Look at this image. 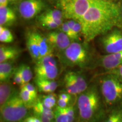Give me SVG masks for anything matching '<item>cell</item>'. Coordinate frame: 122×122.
I'll return each instance as SVG.
<instances>
[{
  "mask_svg": "<svg viewBox=\"0 0 122 122\" xmlns=\"http://www.w3.org/2000/svg\"><path fill=\"white\" fill-rule=\"evenodd\" d=\"M85 42L103 35L115 27H122L120 5L110 0H92L79 21Z\"/></svg>",
  "mask_w": 122,
  "mask_h": 122,
  "instance_id": "1",
  "label": "cell"
},
{
  "mask_svg": "<svg viewBox=\"0 0 122 122\" xmlns=\"http://www.w3.org/2000/svg\"><path fill=\"white\" fill-rule=\"evenodd\" d=\"M79 117L85 122L92 120L98 114L101 106V97L97 88L92 85L79 94L77 101Z\"/></svg>",
  "mask_w": 122,
  "mask_h": 122,
  "instance_id": "2",
  "label": "cell"
},
{
  "mask_svg": "<svg viewBox=\"0 0 122 122\" xmlns=\"http://www.w3.org/2000/svg\"><path fill=\"white\" fill-rule=\"evenodd\" d=\"M100 87L103 101L111 106L122 102V78L118 75L109 73L100 79Z\"/></svg>",
  "mask_w": 122,
  "mask_h": 122,
  "instance_id": "3",
  "label": "cell"
},
{
  "mask_svg": "<svg viewBox=\"0 0 122 122\" xmlns=\"http://www.w3.org/2000/svg\"><path fill=\"white\" fill-rule=\"evenodd\" d=\"M28 106L19 94L14 93L5 104L1 107V119L3 122H20L26 118Z\"/></svg>",
  "mask_w": 122,
  "mask_h": 122,
  "instance_id": "4",
  "label": "cell"
},
{
  "mask_svg": "<svg viewBox=\"0 0 122 122\" xmlns=\"http://www.w3.org/2000/svg\"><path fill=\"white\" fill-rule=\"evenodd\" d=\"M92 0H56L64 18L79 22L87 11Z\"/></svg>",
  "mask_w": 122,
  "mask_h": 122,
  "instance_id": "5",
  "label": "cell"
},
{
  "mask_svg": "<svg viewBox=\"0 0 122 122\" xmlns=\"http://www.w3.org/2000/svg\"><path fill=\"white\" fill-rule=\"evenodd\" d=\"M66 62L70 66L84 67L90 60L88 48L84 44L74 41L63 51Z\"/></svg>",
  "mask_w": 122,
  "mask_h": 122,
  "instance_id": "6",
  "label": "cell"
},
{
  "mask_svg": "<svg viewBox=\"0 0 122 122\" xmlns=\"http://www.w3.org/2000/svg\"><path fill=\"white\" fill-rule=\"evenodd\" d=\"M100 42L107 54L122 51V31L119 29L113 28L103 35Z\"/></svg>",
  "mask_w": 122,
  "mask_h": 122,
  "instance_id": "7",
  "label": "cell"
},
{
  "mask_svg": "<svg viewBox=\"0 0 122 122\" xmlns=\"http://www.w3.org/2000/svg\"><path fill=\"white\" fill-rule=\"evenodd\" d=\"M45 7L43 0H23L19 5L18 11L23 19L30 20L39 16Z\"/></svg>",
  "mask_w": 122,
  "mask_h": 122,
  "instance_id": "8",
  "label": "cell"
},
{
  "mask_svg": "<svg viewBox=\"0 0 122 122\" xmlns=\"http://www.w3.org/2000/svg\"><path fill=\"white\" fill-rule=\"evenodd\" d=\"M46 37L53 48L56 49L59 51H63L71 43L70 38L61 30L50 32Z\"/></svg>",
  "mask_w": 122,
  "mask_h": 122,
  "instance_id": "9",
  "label": "cell"
},
{
  "mask_svg": "<svg viewBox=\"0 0 122 122\" xmlns=\"http://www.w3.org/2000/svg\"><path fill=\"white\" fill-rule=\"evenodd\" d=\"M97 65L108 71L117 68L122 65V51L102 56L98 60Z\"/></svg>",
  "mask_w": 122,
  "mask_h": 122,
  "instance_id": "10",
  "label": "cell"
},
{
  "mask_svg": "<svg viewBox=\"0 0 122 122\" xmlns=\"http://www.w3.org/2000/svg\"><path fill=\"white\" fill-rule=\"evenodd\" d=\"M36 77L47 80H54L58 75L57 65H36L35 67Z\"/></svg>",
  "mask_w": 122,
  "mask_h": 122,
  "instance_id": "11",
  "label": "cell"
},
{
  "mask_svg": "<svg viewBox=\"0 0 122 122\" xmlns=\"http://www.w3.org/2000/svg\"><path fill=\"white\" fill-rule=\"evenodd\" d=\"M25 41L27 50L30 53L32 59L35 63L40 59L39 48L35 36V31L30 30L26 34Z\"/></svg>",
  "mask_w": 122,
  "mask_h": 122,
  "instance_id": "12",
  "label": "cell"
},
{
  "mask_svg": "<svg viewBox=\"0 0 122 122\" xmlns=\"http://www.w3.org/2000/svg\"><path fill=\"white\" fill-rule=\"evenodd\" d=\"M16 19L14 11L8 6H0V25L1 26H10Z\"/></svg>",
  "mask_w": 122,
  "mask_h": 122,
  "instance_id": "13",
  "label": "cell"
},
{
  "mask_svg": "<svg viewBox=\"0 0 122 122\" xmlns=\"http://www.w3.org/2000/svg\"><path fill=\"white\" fill-rule=\"evenodd\" d=\"M35 81L39 91L45 93H53L58 86V83L54 80H47L35 77Z\"/></svg>",
  "mask_w": 122,
  "mask_h": 122,
  "instance_id": "14",
  "label": "cell"
},
{
  "mask_svg": "<svg viewBox=\"0 0 122 122\" xmlns=\"http://www.w3.org/2000/svg\"><path fill=\"white\" fill-rule=\"evenodd\" d=\"M20 50L14 47L1 45L0 47V63L14 60L19 57Z\"/></svg>",
  "mask_w": 122,
  "mask_h": 122,
  "instance_id": "15",
  "label": "cell"
},
{
  "mask_svg": "<svg viewBox=\"0 0 122 122\" xmlns=\"http://www.w3.org/2000/svg\"><path fill=\"white\" fill-rule=\"evenodd\" d=\"M35 36L39 45L40 57L41 58L47 55L52 54L53 48L50 45L46 37L36 31Z\"/></svg>",
  "mask_w": 122,
  "mask_h": 122,
  "instance_id": "16",
  "label": "cell"
},
{
  "mask_svg": "<svg viewBox=\"0 0 122 122\" xmlns=\"http://www.w3.org/2000/svg\"><path fill=\"white\" fill-rule=\"evenodd\" d=\"M13 93V86L9 80L1 82L0 85V105L5 104L11 98Z\"/></svg>",
  "mask_w": 122,
  "mask_h": 122,
  "instance_id": "17",
  "label": "cell"
},
{
  "mask_svg": "<svg viewBox=\"0 0 122 122\" xmlns=\"http://www.w3.org/2000/svg\"><path fill=\"white\" fill-rule=\"evenodd\" d=\"M13 63L11 61L0 63V81L1 82L9 80L15 71Z\"/></svg>",
  "mask_w": 122,
  "mask_h": 122,
  "instance_id": "18",
  "label": "cell"
},
{
  "mask_svg": "<svg viewBox=\"0 0 122 122\" xmlns=\"http://www.w3.org/2000/svg\"><path fill=\"white\" fill-rule=\"evenodd\" d=\"M67 73L78 88L80 94L87 89L88 88L87 83L81 75L74 71H70Z\"/></svg>",
  "mask_w": 122,
  "mask_h": 122,
  "instance_id": "19",
  "label": "cell"
},
{
  "mask_svg": "<svg viewBox=\"0 0 122 122\" xmlns=\"http://www.w3.org/2000/svg\"><path fill=\"white\" fill-rule=\"evenodd\" d=\"M33 109L35 114H42L46 115L50 119H54V112L52 109L47 107L44 105L40 100L35 102L33 105Z\"/></svg>",
  "mask_w": 122,
  "mask_h": 122,
  "instance_id": "20",
  "label": "cell"
},
{
  "mask_svg": "<svg viewBox=\"0 0 122 122\" xmlns=\"http://www.w3.org/2000/svg\"><path fill=\"white\" fill-rule=\"evenodd\" d=\"M38 16L40 18L51 19L53 20H63V18H64L62 11L58 9L47 10L46 11H44L43 13Z\"/></svg>",
  "mask_w": 122,
  "mask_h": 122,
  "instance_id": "21",
  "label": "cell"
},
{
  "mask_svg": "<svg viewBox=\"0 0 122 122\" xmlns=\"http://www.w3.org/2000/svg\"><path fill=\"white\" fill-rule=\"evenodd\" d=\"M37 20L40 25L44 28L48 30H55L59 28L61 24L63 23V20H53L40 18L37 16Z\"/></svg>",
  "mask_w": 122,
  "mask_h": 122,
  "instance_id": "22",
  "label": "cell"
},
{
  "mask_svg": "<svg viewBox=\"0 0 122 122\" xmlns=\"http://www.w3.org/2000/svg\"><path fill=\"white\" fill-rule=\"evenodd\" d=\"M64 83L67 92L71 94L72 96H77L80 94L78 88L68 73H66L64 77Z\"/></svg>",
  "mask_w": 122,
  "mask_h": 122,
  "instance_id": "23",
  "label": "cell"
},
{
  "mask_svg": "<svg viewBox=\"0 0 122 122\" xmlns=\"http://www.w3.org/2000/svg\"><path fill=\"white\" fill-rule=\"evenodd\" d=\"M18 68L22 75L23 80V85L28 83L33 78V72L30 68L28 66L23 64L20 66Z\"/></svg>",
  "mask_w": 122,
  "mask_h": 122,
  "instance_id": "24",
  "label": "cell"
},
{
  "mask_svg": "<svg viewBox=\"0 0 122 122\" xmlns=\"http://www.w3.org/2000/svg\"><path fill=\"white\" fill-rule=\"evenodd\" d=\"M67 22L74 34L75 41L78 40L79 35L81 34L82 32V27L80 23L73 19H68Z\"/></svg>",
  "mask_w": 122,
  "mask_h": 122,
  "instance_id": "25",
  "label": "cell"
},
{
  "mask_svg": "<svg viewBox=\"0 0 122 122\" xmlns=\"http://www.w3.org/2000/svg\"><path fill=\"white\" fill-rule=\"evenodd\" d=\"M14 36L6 27L0 26V41L3 43H11L14 41Z\"/></svg>",
  "mask_w": 122,
  "mask_h": 122,
  "instance_id": "26",
  "label": "cell"
},
{
  "mask_svg": "<svg viewBox=\"0 0 122 122\" xmlns=\"http://www.w3.org/2000/svg\"><path fill=\"white\" fill-rule=\"evenodd\" d=\"M40 100L45 106L50 109H53L57 103V96L53 93L42 96Z\"/></svg>",
  "mask_w": 122,
  "mask_h": 122,
  "instance_id": "27",
  "label": "cell"
},
{
  "mask_svg": "<svg viewBox=\"0 0 122 122\" xmlns=\"http://www.w3.org/2000/svg\"><path fill=\"white\" fill-rule=\"evenodd\" d=\"M19 94L20 98L27 106L32 104L33 105L35 103V100L33 98L32 96L30 93V92L24 86H21L20 91Z\"/></svg>",
  "mask_w": 122,
  "mask_h": 122,
  "instance_id": "28",
  "label": "cell"
},
{
  "mask_svg": "<svg viewBox=\"0 0 122 122\" xmlns=\"http://www.w3.org/2000/svg\"><path fill=\"white\" fill-rule=\"evenodd\" d=\"M54 112V119L56 122H69L67 115L66 114L63 108L57 106Z\"/></svg>",
  "mask_w": 122,
  "mask_h": 122,
  "instance_id": "29",
  "label": "cell"
},
{
  "mask_svg": "<svg viewBox=\"0 0 122 122\" xmlns=\"http://www.w3.org/2000/svg\"><path fill=\"white\" fill-rule=\"evenodd\" d=\"M104 122H122V109H115L112 111Z\"/></svg>",
  "mask_w": 122,
  "mask_h": 122,
  "instance_id": "30",
  "label": "cell"
},
{
  "mask_svg": "<svg viewBox=\"0 0 122 122\" xmlns=\"http://www.w3.org/2000/svg\"><path fill=\"white\" fill-rule=\"evenodd\" d=\"M59 28H60V30L63 32L64 33H65L70 38V39L71 40L75 41L74 34H73L72 30H71V29H70L69 26H68L67 22H63V23L61 24Z\"/></svg>",
  "mask_w": 122,
  "mask_h": 122,
  "instance_id": "31",
  "label": "cell"
},
{
  "mask_svg": "<svg viewBox=\"0 0 122 122\" xmlns=\"http://www.w3.org/2000/svg\"><path fill=\"white\" fill-rule=\"evenodd\" d=\"M13 81L14 83L15 84L20 85V86H22V85H23L24 84L22 75H21L20 72V71L18 67L15 68L14 72Z\"/></svg>",
  "mask_w": 122,
  "mask_h": 122,
  "instance_id": "32",
  "label": "cell"
},
{
  "mask_svg": "<svg viewBox=\"0 0 122 122\" xmlns=\"http://www.w3.org/2000/svg\"><path fill=\"white\" fill-rule=\"evenodd\" d=\"M66 114L67 115L68 121L69 122H73L74 120V107L72 106H67L66 107L63 108Z\"/></svg>",
  "mask_w": 122,
  "mask_h": 122,
  "instance_id": "33",
  "label": "cell"
},
{
  "mask_svg": "<svg viewBox=\"0 0 122 122\" xmlns=\"http://www.w3.org/2000/svg\"><path fill=\"white\" fill-rule=\"evenodd\" d=\"M21 86H24V88H26V89L28 90V91L30 92V93L31 94V95L32 96L33 98H34V100H35L37 98V90H36V88L33 85L30 84V83L25 84Z\"/></svg>",
  "mask_w": 122,
  "mask_h": 122,
  "instance_id": "34",
  "label": "cell"
},
{
  "mask_svg": "<svg viewBox=\"0 0 122 122\" xmlns=\"http://www.w3.org/2000/svg\"><path fill=\"white\" fill-rule=\"evenodd\" d=\"M71 94L68 93V92L66 93H61L58 95V98L62 99V100H64L65 101H67L70 102L71 100Z\"/></svg>",
  "mask_w": 122,
  "mask_h": 122,
  "instance_id": "35",
  "label": "cell"
},
{
  "mask_svg": "<svg viewBox=\"0 0 122 122\" xmlns=\"http://www.w3.org/2000/svg\"><path fill=\"white\" fill-rule=\"evenodd\" d=\"M107 72L117 74L118 75V76H119L121 78H122V65L118 67L117 68H114L113 70L109 71Z\"/></svg>",
  "mask_w": 122,
  "mask_h": 122,
  "instance_id": "36",
  "label": "cell"
},
{
  "mask_svg": "<svg viewBox=\"0 0 122 122\" xmlns=\"http://www.w3.org/2000/svg\"><path fill=\"white\" fill-rule=\"evenodd\" d=\"M35 115L40 119L41 122H51V119L47 117L46 115L42 114H35Z\"/></svg>",
  "mask_w": 122,
  "mask_h": 122,
  "instance_id": "37",
  "label": "cell"
},
{
  "mask_svg": "<svg viewBox=\"0 0 122 122\" xmlns=\"http://www.w3.org/2000/svg\"><path fill=\"white\" fill-rule=\"evenodd\" d=\"M68 103H69V102L62 100V99L58 98L57 100V106L61 108L66 107L67 106H68Z\"/></svg>",
  "mask_w": 122,
  "mask_h": 122,
  "instance_id": "38",
  "label": "cell"
},
{
  "mask_svg": "<svg viewBox=\"0 0 122 122\" xmlns=\"http://www.w3.org/2000/svg\"><path fill=\"white\" fill-rule=\"evenodd\" d=\"M23 122H41L38 117H29L25 118L23 120Z\"/></svg>",
  "mask_w": 122,
  "mask_h": 122,
  "instance_id": "39",
  "label": "cell"
},
{
  "mask_svg": "<svg viewBox=\"0 0 122 122\" xmlns=\"http://www.w3.org/2000/svg\"><path fill=\"white\" fill-rule=\"evenodd\" d=\"M8 0H0V6H7Z\"/></svg>",
  "mask_w": 122,
  "mask_h": 122,
  "instance_id": "40",
  "label": "cell"
},
{
  "mask_svg": "<svg viewBox=\"0 0 122 122\" xmlns=\"http://www.w3.org/2000/svg\"><path fill=\"white\" fill-rule=\"evenodd\" d=\"M120 14H121V19H122V4L120 5Z\"/></svg>",
  "mask_w": 122,
  "mask_h": 122,
  "instance_id": "41",
  "label": "cell"
},
{
  "mask_svg": "<svg viewBox=\"0 0 122 122\" xmlns=\"http://www.w3.org/2000/svg\"><path fill=\"white\" fill-rule=\"evenodd\" d=\"M9 1H15V0H8Z\"/></svg>",
  "mask_w": 122,
  "mask_h": 122,
  "instance_id": "42",
  "label": "cell"
}]
</instances>
